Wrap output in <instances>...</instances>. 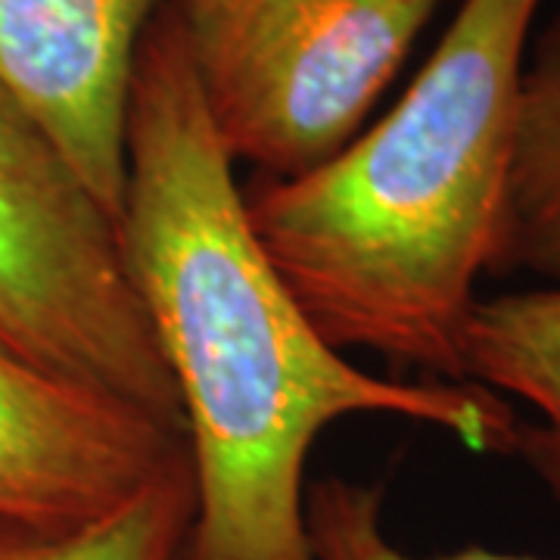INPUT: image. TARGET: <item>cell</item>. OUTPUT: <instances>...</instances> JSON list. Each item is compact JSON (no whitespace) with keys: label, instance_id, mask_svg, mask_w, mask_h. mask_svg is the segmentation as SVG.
Returning <instances> with one entry per match:
<instances>
[{"label":"cell","instance_id":"cell-1","mask_svg":"<svg viewBox=\"0 0 560 560\" xmlns=\"http://www.w3.org/2000/svg\"><path fill=\"white\" fill-rule=\"evenodd\" d=\"M119 243L178 389L194 470L175 560H315L305 467L320 433L352 415L514 452L521 423L508 399L474 383L374 377L305 315L249 228L165 0L135 60Z\"/></svg>","mask_w":560,"mask_h":560},{"label":"cell","instance_id":"cell-2","mask_svg":"<svg viewBox=\"0 0 560 560\" xmlns=\"http://www.w3.org/2000/svg\"><path fill=\"white\" fill-rule=\"evenodd\" d=\"M541 0H460L396 106L334 160L243 190L249 228L337 349L460 381V330L499 253Z\"/></svg>","mask_w":560,"mask_h":560},{"label":"cell","instance_id":"cell-3","mask_svg":"<svg viewBox=\"0 0 560 560\" xmlns=\"http://www.w3.org/2000/svg\"><path fill=\"white\" fill-rule=\"evenodd\" d=\"M221 150L296 178L361 135L445 0H165Z\"/></svg>","mask_w":560,"mask_h":560},{"label":"cell","instance_id":"cell-4","mask_svg":"<svg viewBox=\"0 0 560 560\" xmlns=\"http://www.w3.org/2000/svg\"><path fill=\"white\" fill-rule=\"evenodd\" d=\"M0 346L184 433L119 228L0 91Z\"/></svg>","mask_w":560,"mask_h":560},{"label":"cell","instance_id":"cell-5","mask_svg":"<svg viewBox=\"0 0 560 560\" xmlns=\"http://www.w3.org/2000/svg\"><path fill=\"white\" fill-rule=\"evenodd\" d=\"M162 0H0V91L119 228L138 47Z\"/></svg>","mask_w":560,"mask_h":560},{"label":"cell","instance_id":"cell-6","mask_svg":"<svg viewBox=\"0 0 560 560\" xmlns=\"http://www.w3.org/2000/svg\"><path fill=\"white\" fill-rule=\"evenodd\" d=\"M180 460L184 433L0 346V517L94 521Z\"/></svg>","mask_w":560,"mask_h":560},{"label":"cell","instance_id":"cell-7","mask_svg":"<svg viewBox=\"0 0 560 560\" xmlns=\"http://www.w3.org/2000/svg\"><path fill=\"white\" fill-rule=\"evenodd\" d=\"M460 381L536 411L514 452L560 508V283L474 302L460 330Z\"/></svg>","mask_w":560,"mask_h":560},{"label":"cell","instance_id":"cell-8","mask_svg":"<svg viewBox=\"0 0 560 560\" xmlns=\"http://www.w3.org/2000/svg\"><path fill=\"white\" fill-rule=\"evenodd\" d=\"M560 283V7L533 28L521 72L508 209L492 275Z\"/></svg>","mask_w":560,"mask_h":560},{"label":"cell","instance_id":"cell-9","mask_svg":"<svg viewBox=\"0 0 560 560\" xmlns=\"http://www.w3.org/2000/svg\"><path fill=\"white\" fill-rule=\"evenodd\" d=\"M194 517L190 455L109 514L79 523L0 517V560H175Z\"/></svg>","mask_w":560,"mask_h":560},{"label":"cell","instance_id":"cell-10","mask_svg":"<svg viewBox=\"0 0 560 560\" xmlns=\"http://www.w3.org/2000/svg\"><path fill=\"white\" fill-rule=\"evenodd\" d=\"M305 529L315 560H545L467 545L452 555L415 558L386 536L381 489L342 477H320L305 492Z\"/></svg>","mask_w":560,"mask_h":560}]
</instances>
